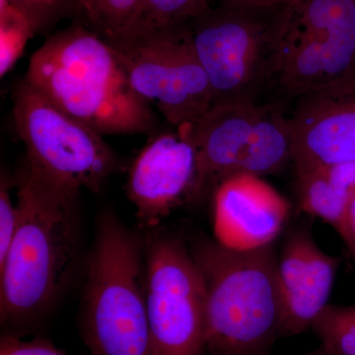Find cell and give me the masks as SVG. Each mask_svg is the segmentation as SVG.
<instances>
[{"label": "cell", "mask_w": 355, "mask_h": 355, "mask_svg": "<svg viewBox=\"0 0 355 355\" xmlns=\"http://www.w3.org/2000/svg\"><path fill=\"white\" fill-rule=\"evenodd\" d=\"M141 0H79L81 16L88 28L108 43L128 36Z\"/></svg>", "instance_id": "obj_17"}, {"label": "cell", "mask_w": 355, "mask_h": 355, "mask_svg": "<svg viewBox=\"0 0 355 355\" xmlns=\"http://www.w3.org/2000/svg\"><path fill=\"white\" fill-rule=\"evenodd\" d=\"M343 243L355 259V195L350 202L349 211H347V235Z\"/></svg>", "instance_id": "obj_23"}, {"label": "cell", "mask_w": 355, "mask_h": 355, "mask_svg": "<svg viewBox=\"0 0 355 355\" xmlns=\"http://www.w3.org/2000/svg\"><path fill=\"white\" fill-rule=\"evenodd\" d=\"M144 253L154 355H205V289L191 249L177 237L156 235Z\"/></svg>", "instance_id": "obj_10"}, {"label": "cell", "mask_w": 355, "mask_h": 355, "mask_svg": "<svg viewBox=\"0 0 355 355\" xmlns=\"http://www.w3.org/2000/svg\"><path fill=\"white\" fill-rule=\"evenodd\" d=\"M151 137L128 171V197L140 225L154 228L182 203L195 202L198 154L184 125Z\"/></svg>", "instance_id": "obj_11"}, {"label": "cell", "mask_w": 355, "mask_h": 355, "mask_svg": "<svg viewBox=\"0 0 355 355\" xmlns=\"http://www.w3.org/2000/svg\"><path fill=\"white\" fill-rule=\"evenodd\" d=\"M18 226L0 263L1 324L36 323L73 275L80 248L79 193L28 163L16 180Z\"/></svg>", "instance_id": "obj_1"}, {"label": "cell", "mask_w": 355, "mask_h": 355, "mask_svg": "<svg viewBox=\"0 0 355 355\" xmlns=\"http://www.w3.org/2000/svg\"><path fill=\"white\" fill-rule=\"evenodd\" d=\"M24 79L103 137L159 132L153 107L133 90L113 48L86 25L51 35L33 53Z\"/></svg>", "instance_id": "obj_2"}, {"label": "cell", "mask_w": 355, "mask_h": 355, "mask_svg": "<svg viewBox=\"0 0 355 355\" xmlns=\"http://www.w3.org/2000/svg\"><path fill=\"white\" fill-rule=\"evenodd\" d=\"M212 196L216 240L231 249L272 244L288 216L286 200L260 177L229 178Z\"/></svg>", "instance_id": "obj_14"}, {"label": "cell", "mask_w": 355, "mask_h": 355, "mask_svg": "<svg viewBox=\"0 0 355 355\" xmlns=\"http://www.w3.org/2000/svg\"><path fill=\"white\" fill-rule=\"evenodd\" d=\"M191 251L205 289V355H272L282 319L273 243L235 250L200 239Z\"/></svg>", "instance_id": "obj_3"}, {"label": "cell", "mask_w": 355, "mask_h": 355, "mask_svg": "<svg viewBox=\"0 0 355 355\" xmlns=\"http://www.w3.org/2000/svg\"><path fill=\"white\" fill-rule=\"evenodd\" d=\"M296 191L300 209L331 225L343 241L355 195V162L296 173Z\"/></svg>", "instance_id": "obj_15"}, {"label": "cell", "mask_w": 355, "mask_h": 355, "mask_svg": "<svg viewBox=\"0 0 355 355\" xmlns=\"http://www.w3.org/2000/svg\"><path fill=\"white\" fill-rule=\"evenodd\" d=\"M355 76V0H291L284 8L282 60L273 99Z\"/></svg>", "instance_id": "obj_8"}, {"label": "cell", "mask_w": 355, "mask_h": 355, "mask_svg": "<svg viewBox=\"0 0 355 355\" xmlns=\"http://www.w3.org/2000/svg\"><path fill=\"white\" fill-rule=\"evenodd\" d=\"M304 355H336L331 354L329 350L323 349V347H320L319 349L314 350V352H311L309 354H306Z\"/></svg>", "instance_id": "obj_25"}, {"label": "cell", "mask_w": 355, "mask_h": 355, "mask_svg": "<svg viewBox=\"0 0 355 355\" xmlns=\"http://www.w3.org/2000/svg\"><path fill=\"white\" fill-rule=\"evenodd\" d=\"M340 260L318 246L307 226L287 236L277 258V279L282 295L280 338L309 330L329 304Z\"/></svg>", "instance_id": "obj_13"}, {"label": "cell", "mask_w": 355, "mask_h": 355, "mask_svg": "<svg viewBox=\"0 0 355 355\" xmlns=\"http://www.w3.org/2000/svg\"><path fill=\"white\" fill-rule=\"evenodd\" d=\"M211 6L212 0H141L132 30L125 39L189 25Z\"/></svg>", "instance_id": "obj_16"}, {"label": "cell", "mask_w": 355, "mask_h": 355, "mask_svg": "<svg viewBox=\"0 0 355 355\" xmlns=\"http://www.w3.org/2000/svg\"><path fill=\"white\" fill-rule=\"evenodd\" d=\"M311 330L321 347L336 355H355V304H328L318 315Z\"/></svg>", "instance_id": "obj_18"}, {"label": "cell", "mask_w": 355, "mask_h": 355, "mask_svg": "<svg viewBox=\"0 0 355 355\" xmlns=\"http://www.w3.org/2000/svg\"><path fill=\"white\" fill-rule=\"evenodd\" d=\"M0 355H67L53 343L43 338L21 340L13 334H6L0 340Z\"/></svg>", "instance_id": "obj_22"}, {"label": "cell", "mask_w": 355, "mask_h": 355, "mask_svg": "<svg viewBox=\"0 0 355 355\" xmlns=\"http://www.w3.org/2000/svg\"><path fill=\"white\" fill-rule=\"evenodd\" d=\"M10 186L2 175L0 183V263L6 260L18 226V209L11 200Z\"/></svg>", "instance_id": "obj_21"}, {"label": "cell", "mask_w": 355, "mask_h": 355, "mask_svg": "<svg viewBox=\"0 0 355 355\" xmlns=\"http://www.w3.org/2000/svg\"><path fill=\"white\" fill-rule=\"evenodd\" d=\"M29 26L33 36L46 34L70 16L80 15L79 0H1Z\"/></svg>", "instance_id": "obj_19"}, {"label": "cell", "mask_w": 355, "mask_h": 355, "mask_svg": "<svg viewBox=\"0 0 355 355\" xmlns=\"http://www.w3.org/2000/svg\"><path fill=\"white\" fill-rule=\"evenodd\" d=\"M218 3L239 4V6L254 7H275L284 6L291 0H212Z\"/></svg>", "instance_id": "obj_24"}, {"label": "cell", "mask_w": 355, "mask_h": 355, "mask_svg": "<svg viewBox=\"0 0 355 355\" xmlns=\"http://www.w3.org/2000/svg\"><path fill=\"white\" fill-rule=\"evenodd\" d=\"M287 107L275 99L218 103L184 125L198 154L196 200L229 178L277 174L291 162Z\"/></svg>", "instance_id": "obj_6"}, {"label": "cell", "mask_w": 355, "mask_h": 355, "mask_svg": "<svg viewBox=\"0 0 355 355\" xmlns=\"http://www.w3.org/2000/svg\"><path fill=\"white\" fill-rule=\"evenodd\" d=\"M284 6L218 3L188 25L214 105L263 101L272 90L282 60Z\"/></svg>", "instance_id": "obj_5"}, {"label": "cell", "mask_w": 355, "mask_h": 355, "mask_svg": "<svg viewBox=\"0 0 355 355\" xmlns=\"http://www.w3.org/2000/svg\"><path fill=\"white\" fill-rule=\"evenodd\" d=\"M141 245L111 211L97 222L89 254L81 329L92 355H154Z\"/></svg>", "instance_id": "obj_4"}, {"label": "cell", "mask_w": 355, "mask_h": 355, "mask_svg": "<svg viewBox=\"0 0 355 355\" xmlns=\"http://www.w3.org/2000/svg\"><path fill=\"white\" fill-rule=\"evenodd\" d=\"M1 13L0 73L3 76L15 64L26 42L33 34L26 21L7 4L2 6Z\"/></svg>", "instance_id": "obj_20"}, {"label": "cell", "mask_w": 355, "mask_h": 355, "mask_svg": "<svg viewBox=\"0 0 355 355\" xmlns=\"http://www.w3.org/2000/svg\"><path fill=\"white\" fill-rule=\"evenodd\" d=\"M108 44L133 90L173 127L195 123L214 106L211 86L188 25Z\"/></svg>", "instance_id": "obj_9"}, {"label": "cell", "mask_w": 355, "mask_h": 355, "mask_svg": "<svg viewBox=\"0 0 355 355\" xmlns=\"http://www.w3.org/2000/svg\"><path fill=\"white\" fill-rule=\"evenodd\" d=\"M12 114L28 163L58 183L98 193L123 169L103 135L58 108L25 79L13 89Z\"/></svg>", "instance_id": "obj_7"}, {"label": "cell", "mask_w": 355, "mask_h": 355, "mask_svg": "<svg viewBox=\"0 0 355 355\" xmlns=\"http://www.w3.org/2000/svg\"><path fill=\"white\" fill-rule=\"evenodd\" d=\"M291 105L295 174L355 162V76L299 96Z\"/></svg>", "instance_id": "obj_12"}]
</instances>
